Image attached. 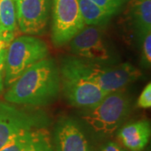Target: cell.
Returning a JSON list of instances; mask_svg holds the SVG:
<instances>
[{
	"label": "cell",
	"mask_w": 151,
	"mask_h": 151,
	"mask_svg": "<svg viewBox=\"0 0 151 151\" xmlns=\"http://www.w3.org/2000/svg\"><path fill=\"white\" fill-rule=\"evenodd\" d=\"M60 73L64 96L73 107L84 109L93 108L108 94L65 65H61Z\"/></svg>",
	"instance_id": "7"
},
{
	"label": "cell",
	"mask_w": 151,
	"mask_h": 151,
	"mask_svg": "<svg viewBox=\"0 0 151 151\" xmlns=\"http://www.w3.org/2000/svg\"><path fill=\"white\" fill-rule=\"evenodd\" d=\"M17 24L25 35L45 30L48 21L49 0H14Z\"/></svg>",
	"instance_id": "9"
},
{
	"label": "cell",
	"mask_w": 151,
	"mask_h": 151,
	"mask_svg": "<svg viewBox=\"0 0 151 151\" xmlns=\"http://www.w3.org/2000/svg\"><path fill=\"white\" fill-rule=\"evenodd\" d=\"M48 55L47 45L39 38L26 35L14 39L6 50L4 84L10 86L24 70Z\"/></svg>",
	"instance_id": "4"
},
{
	"label": "cell",
	"mask_w": 151,
	"mask_h": 151,
	"mask_svg": "<svg viewBox=\"0 0 151 151\" xmlns=\"http://www.w3.org/2000/svg\"><path fill=\"white\" fill-rule=\"evenodd\" d=\"M33 130L24 131L14 136L0 149V151H22L31 139Z\"/></svg>",
	"instance_id": "16"
},
{
	"label": "cell",
	"mask_w": 151,
	"mask_h": 151,
	"mask_svg": "<svg viewBox=\"0 0 151 151\" xmlns=\"http://www.w3.org/2000/svg\"><path fill=\"white\" fill-rule=\"evenodd\" d=\"M92 1L113 14H116L118 13L119 9L123 6L125 2V0H92Z\"/></svg>",
	"instance_id": "18"
},
{
	"label": "cell",
	"mask_w": 151,
	"mask_h": 151,
	"mask_svg": "<svg viewBox=\"0 0 151 151\" xmlns=\"http://www.w3.org/2000/svg\"><path fill=\"white\" fill-rule=\"evenodd\" d=\"M131 101L124 89L108 93L95 107L86 109L81 119L93 131L110 134L128 117Z\"/></svg>",
	"instance_id": "3"
},
{
	"label": "cell",
	"mask_w": 151,
	"mask_h": 151,
	"mask_svg": "<svg viewBox=\"0 0 151 151\" xmlns=\"http://www.w3.org/2000/svg\"><path fill=\"white\" fill-rule=\"evenodd\" d=\"M129 17L140 40L151 33V0H132Z\"/></svg>",
	"instance_id": "12"
},
{
	"label": "cell",
	"mask_w": 151,
	"mask_h": 151,
	"mask_svg": "<svg viewBox=\"0 0 151 151\" xmlns=\"http://www.w3.org/2000/svg\"><path fill=\"white\" fill-rule=\"evenodd\" d=\"M17 25L14 0H0V29L10 42L14 39Z\"/></svg>",
	"instance_id": "14"
},
{
	"label": "cell",
	"mask_w": 151,
	"mask_h": 151,
	"mask_svg": "<svg viewBox=\"0 0 151 151\" xmlns=\"http://www.w3.org/2000/svg\"><path fill=\"white\" fill-rule=\"evenodd\" d=\"M71 52L76 58L98 63H115L116 55L103 33L96 26H87L70 40Z\"/></svg>",
	"instance_id": "6"
},
{
	"label": "cell",
	"mask_w": 151,
	"mask_h": 151,
	"mask_svg": "<svg viewBox=\"0 0 151 151\" xmlns=\"http://www.w3.org/2000/svg\"><path fill=\"white\" fill-rule=\"evenodd\" d=\"M137 106L140 108H150L151 107V84L148 83L139 95L137 101Z\"/></svg>",
	"instance_id": "19"
},
{
	"label": "cell",
	"mask_w": 151,
	"mask_h": 151,
	"mask_svg": "<svg viewBox=\"0 0 151 151\" xmlns=\"http://www.w3.org/2000/svg\"><path fill=\"white\" fill-rule=\"evenodd\" d=\"M55 151H91L86 135L79 124L70 118L61 119L54 132Z\"/></svg>",
	"instance_id": "10"
},
{
	"label": "cell",
	"mask_w": 151,
	"mask_h": 151,
	"mask_svg": "<svg viewBox=\"0 0 151 151\" xmlns=\"http://www.w3.org/2000/svg\"><path fill=\"white\" fill-rule=\"evenodd\" d=\"M0 40H3V41H4L6 43H10V41L9 40V39L6 37L5 35H4V33L2 32V30H1V29H0Z\"/></svg>",
	"instance_id": "22"
},
{
	"label": "cell",
	"mask_w": 151,
	"mask_h": 151,
	"mask_svg": "<svg viewBox=\"0 0 151 151\" xmlns=\"http://www.w3.org/2000/svg\"><path fill=\"white\" fill-rule=\"evenodd\" d=\"M46 119L40 114L29 113L0 101V149L14 136L29 130L44 128Z\"/></svg>",
	"instance_id": "8"
},
{
	"label": "cell",
	"mask_w": 151,
	"mask_h": 151,
	"mask_svg": "<svg viewBox=\"0 0 151 151\" xmlns=\"http://www.w3.org/2000/svg\"><path fill=\"white\" fill-rule=\"evenodd\" d=\"M77 2L82 20L87 26L106 25L114 15L92 0H77Z\"/></svg>",
	"instance_id": "13"
},
{
	"label": "cell",
	"mask_w": 151,
	"mask_h": 151,
	"mask_svg": "<svg viewBox=\"0 0 151 151\" xmlns=\"http://www.w3.org/2000/svg\"><path fill=\"white\" fill-rule=\"evenodd\" d=\"M6 49L0 50V93L4 88V65H5Z\"/></svg>",
	"instance_id": "20"
},
{
	"label": "cell",
	"mask_w": 151,
	"mask_h": 151,
	"mask_svg": "<svg viewBox=\"0 0 151 151\" xmlns=\"http://www.w3.org/2000/svg\"><path fill=\"white\" fill-rule=\"evenodd\" d=\"M22 151H55L48 132L44 128L33 130L31 139Z\"/></svg>",
	"instance_id": "15"
},
{
	"label": "cell",
	"mask_w": 151,
	"mask_h": 151,
	"mask_svg": "<svg viewBox=\"0 0 151 151\" xmlns=\"http://www.w3.org/2000/svg\"><path fill=\"white\" fill-rule=\"evenodd\" d=\"M141 44V63L145 68H150L151 65V33L142 38Z\"/></svg>",
	"instance_id": "17"
},
{
	"label": "cell",
	"mask_w": 151,
	"mask_h": 151,
	"mask_svg": "<svg viewBox=\"0 0 151 151\" xmlns=\"http://www.w3.org/2000/svg\"><path fill=\"white\" fill-rule=\"evenodd\" d=\"M62 65L108 93L124 89L142 76L140 70L129 62L98 63L74 56L65 58Z\"/></svg>",
	"instance_id": "2"
},
{
	"label": "cell",
	"mask_w": 151,
	"mask_h": 151,
	"mask_svg": "<svg viewBox=\"0 0 151 151\" xmlns=\"http://www.w3.org/2000/svg\"><path fill=\"white\" fill-rule=\"evenodd\" d=\"M100 151H127L122 148L121 146L118 145L115 142H108L101 149Z\"/></svg>",
	"instance_id": "21"
},
{
	"label": "cell",
	"mask_w": 151,
	"mask_h": 151,
	"mask_svg": "<svg viewBox=\"0 0 151 151\" xmlns=\"http://www.w3.org/2000/svg\"><path fill=\"white\" fill-rule=\"evenodd\" d=\"M77 0H53L51 40L62 46L85 27Z\"/></svg>",
	"instance_id": "5"
},
{
	"label": "cell",
	"mask_w": 151,
	"mask_h": 151,
	"mask_svg": "<svg viewBox=\"0 0 151 151\" xmlns=\"http://www.w3.org/2000/svg\"><path fill=\"white\" fill-rule=\"evenodd\" d=\"M4 95L6 102L25 106H45L58 97L60 74L51 58H45L25 70Z\"/></svg>",
	"instance_id": "1"
},
{
	"label": "cell",
	"mask_w": 151,
	"mask_h": 151,
	"mask_svg": "<svg viewBox=\"0 0 151 151\" xmlns=\"http://www.w3.org/2000/svg\"><path fill=\"white\" fill-rule=\"evenodd\" d=\"M150 124L147 120H139L124 125L118 133L122 145L130 151H142L150 138Z\"/></svg>",
	"instance_id": "11"
}]
</instances>
